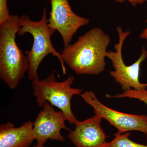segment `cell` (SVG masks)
<instances>
[{"label": "cell", "mask_w": 147, "mask_h": 147, "mask_svg": "<svg viewBox=\"0 0 147 147\" xmlns=\"http://www.w3.org/2000/svg\"><path fill=\"white\" fill-rule=\"evenodd\" d=\"M102 117L95 114L82 121H79L67 137L76 147H106L108 136L101 127Z\"/></svg>", "instance_id": "cell-9"}, {"label": "cell", "mask_w": 147, "mask_h": 147, "mask_svg": "<svg viewBox=\"0 0 147 147\" xmlns=\"http://www.w3.org/2000/svg\"><path fill=\"white\" fill-rule=\"evenodd\" d=\"M80 96L93 108L95 114L108 121L117 129L118 133L137 131L147 134V116L126 114L113 110L101 103L92 91L84 92Z\"/></svg>", "instance_id": "cell-6"}, {"label": "cell", "mask_w": 147, "mask_h": 147, "mask_svg": "<svg viewBox=\"0 0 147 147\" xmlns=\"http://www.w3.org/2000/svg\"><path fill=\"white\" fill-rule=\"evenodd\" d=\"M109 97L124 98H129L138 99L140 101L144 102L147 105V89L136 90L131 89L124 92L120 94H116L115 96H110Z\"/></svg>", "instance_id": "cell-12"}, {"label": "cell", "mask_w": 147, "mask_h": 147, "mask_svg": "<svg viewBox=\"0 0 147 147\" xmlns=\"http://www.w3.org/2000/svg\"><path fill=\"white\" fill-rule=\"evenodd\" d=\"M114 1L120 3H123L125 1H127L133 6H136L138 5L142 4L145 2L147 1V0H114Z\"/></svg>", "instance_id": "cell-14"}, {"label": "cell", "mask_w": 147, "mask_h": 147, "mask_svg": "<svg viewBox=\"0 0 147 147\" xmlns=\"http://www.w3.org/2000/svg\"><path fill=\"white\" fill-rule=\"evenodd\" d=\"M7 2V0H0V26L5 24L10 18Z\"/></svg>", "instance_id": "cell-13"}, {"label": "cell", "mask_w": 147, "mask_h": 147, "mask_svg": "<svg viewBox=\"0 0 147 147\" xmlns=\"http://www.w3.org/2000/svg\"><path fill=\"white\" fill-rule=\"evenodd\" d=\"M19 21L21 27L18 32V35L22 36L26 33H30L33 38L31 49L25 52L29 63V79L32 81L39 80L38 74V67L49 54H52L58 58L61 63L63 73L65 75L66 69L61 55L55 50L51 41V37L56 30L49 26L47 7L43 9L41 19L39 21H32L26 14L19 16Z\"/></svg>", "instance_id": "cell-3"}, {"label": "cell", "mask_w": 147, "mask_h": 147, "mask_svg": "<svg viewBox=\"0 0 147 147\" xmlns=\"http://www.w3.org/2000/svg\"><path fill=\"white\" fill-rule=\"evenodd\" d=\"M50 3L51 8L48 25L59 32L66 47L69 45L79 28L88 24L90 20L74 13L68 0H50Z\"/></svg>", "instance_id": "cell-7"}, {"label": "cell", "mask_w": 147, "mask_h": 147, "mask_svg": "<svg viewBox=\"0 0 147 147\" xmlns=\"http://www.w3.org/2000/svg\"><path fill=\"white\" fill-rule=\"evenodd\" d=\"M42 107L33 126V137L37 144L44 145L48 139L63 142L65 139L61 130H69L65 125V116L61 111H56L48 102H45Z\"/></svg>", "instance_id": "cell-8"}, {"label": "cell", "mask_w": 147, "mask_h": 147, "mask_svg": "<svg viewBox=\"0 0 147 147\" xmlns=\"http://www.w3.org/2000/svg\"><path fill=\"white\" fill-rule=\"evenodd\" d=\"M130 133L126 132L124 134L116 133L115 139L108 143L106 147H147V145L135 143L129 138Z\"/></svg>", "instance_id": "cell-11"}, {"label": "cell", "mask_w": 147, "mask_h": 147, "mask_svg": "<svg viewBox=\"0 0 147 147\" xmlns=\"http://www.w3.org/2000/svg\"><path fill=\"white\" fill-rule=\"evenodd\" d=\"M146 23L147 24V18L146 19ZM140 39H145L147 40V27L140 34L139 36Z\"/></svg>", "instance_id": "cell-15"}, {"label": "cell", "mask_w": 147, "mask_h": 147, "mask_svg": "<svg viewBox=\"0 0 147 147\" xmlns=\"http://www.w3.org/2000/svg\"><path fill=\"white\" fill-rule=\"evenodd\" d=\"M117 31L119 41L114 45L115 51H108L107 53V57L111 61L115 69L114 71H110V76L119 84L124 92L131 89H147V84H142L139 82V76L141 64L147 58V50L143 46L139 59L131 65H126L122 52L124 42L130 32L129 30L123 31L120 26L117 28Z\"/></svg>", "instance_id": "cell-5"}, {"label": "cell", "mask_w": 147, "mask_h": 147, "mask_svg": "<svg viewBox=\"0 0 147 147\" xmlns=\"http://www.w3.org/2000/svg\"><path fill=\"white\" fill-rule=\"evenodd\" d=\"M33 123L30 121L15 127L11 122L0 125V147H29L34 139Z\"/></svg>", "instance_id": "cell-10"}, {"label": "cell", "mask_w": 147, "mask_h": 147, "mask_svg": "<svg viewBox=\"0 0 147 147\" xmlns=\"http://www.w3.org/2000/svg\"><path fill=\"white\" fill-rule=\"evenodd\" d=\"M20 27L19 16L14 15L0 26V78L11 89L16 88L29 69L27 56L16 41Z\"/></svg>", "instance_id": "cell-2"}, {"label": "cell", "mask_w": 147, "mask_h": 147, "mask_svg": "<svg viewBox=\"0 0 147 147\" xmlns=\"http://www.w3.org/2000/svg\"><path fill=\"white\" fill-rule=\"evenodd\" d=\"M74 77L69 76L65 81H56L52 73L41 80L32 81L33 94L38 106L42 107L45 102L59 109L69 123L75 125L79 122L71 109V99L74 95H80L82 90L71 87Z\"/></svg>", "instance_id": "cell-4"}, {"label": "cell", "mask_w": 147, "mask_h": 147, "mask_svg": "<svg viewBox=\"0 0 147 147\" xmlns=\"http://www.w3.org/2000/svg\"><path fill=\"white\" fill-rule=\"evenodd\" d=\"M32 147H46L45 146V145H40L37 144L35 146H34Z\"/></svg>", "instance_id": "cell-16"}, {"label": "cell", "mask_w": 147, "mask_h": 147, "mask_svg": "<svg viewBox=\"0 0 147 147\" xmlns=\"http://www.w3.org/2000/svg\"><path fill=\"white\" fill-rule=\"evenodd\" d=\"M110 37L99 28H93L79 36L61 53L65 63L76 74L98 75L104 71Z\"/></svg>", "instance_id": "cell-1"}]
</instances>
